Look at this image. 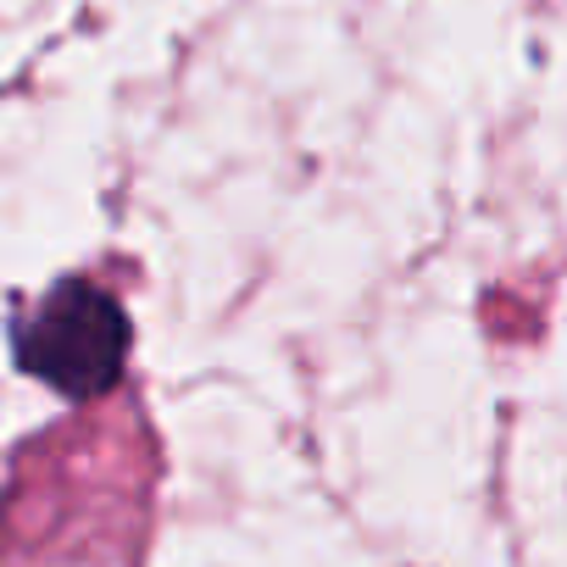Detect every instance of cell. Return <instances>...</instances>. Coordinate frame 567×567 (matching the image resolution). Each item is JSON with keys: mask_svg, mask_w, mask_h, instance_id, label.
<instances>
[{"mask_svg": "<svg viewBox=\"0 0 567 567\" xmlns=\"http://www.w3.org/2000/svg\"><path fill=\"white\" fill-rule=\"evenodd\" d=\"M18 368L68 401L117 390L128 368V312L95 278H56L12 323Z\"/></svg>", "mask_w": 567, "mask_h": 567, "instance_id": "1", "label": "cell"}]
</instances>
